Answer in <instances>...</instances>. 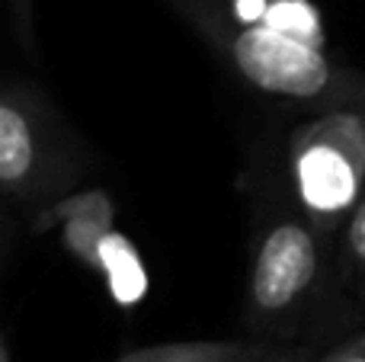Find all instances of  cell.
<instances>
[{
    "label": "cell",
    "instance_id": "cell-8",
    "mask_svg": "<svg viewBox=\"0 0 365 362\" xmlns=\"http://www.w3.org/2000/svg\"><path fill=\"white\" fill-rule=\"evenodd\" d=\"M6 16L19 48L36 58V0H6Z\"/></svg>",
    "mask_w": 365,
    "mask_h": 362
},
{
    "label": "cell",
    "instance_id": "cell-9",
    "mask_svg": "<svg viewBox=\"0 0 365 362\" xmlns=\"http://www.w3.org/2000/svg\"><path fill=\"white\" fill-rule=\"evenodd\" d=\"M304 359H314L311 346H282L272 343V340H259L257 350L240 362H304Z\"/></svg>",
    "mask_w": 365,
    "mask_h": 362
},
{
    "label": "cell",
    "instance_id": "cell-1",
    "mask_svg": "<svg viewBox=\"0 0 365 362\" xmlns=\"http://www.w3.org/2000/svg\"><path fill=\"white\" fill-rule=\"evenodd\" d=\"M173 13L212 45L215 55L259 93L304 106L308 113L365 109V71L334 61L327 48L257 26L234 10L231 0H164Z\"/></svg>",
    "mask_w": 365,
    "mask_h": 362
},
{
    "label": "cell",
    "instance_id": "cell-11",
    "mask_svg": "<svg viewBox=\"0 0 365 362\" xmlns=\"http://www.w3.org/2000/svg\"><path fill=\"white\" fill-rule=\"evenodd\" d=\"M0 362H13V353H10V340H0Z\"/></svg>",
    "mask_w": 365,
    "mask_h": 362
},
{
    "label": "cell",
    "instance_id": "cell-6",
    "mask_svg": "<svg viewBox=\"0 0 365 362\" xmlns=\"http://www.w3.org/2000/svg\"><path fill=\"white\" fill-rule=\"evenodd\" d=\"M259 346V340H182L122 353L115 362H240Z\"/></svg>",
    "mask_w": 365,
    "mask_h": 362
},
{
    "label": "cell",
    "instance_id": "cell-3",
    "mask_svg": "<svg viewBox=\"0 0 365 362\" xmlns=\"http://www.w3.org/2000/svg\"><path fill=\"white\" fill-rule=\"evenodd\" d=\"M295 209L327 247L365 192V109H327L289 135L285 145Z\"/></svg>",
    "mask_w": 365,
    "mask_h": 362
},
{
    "label": "cell",
    "instance_id": "cell-5",
    "mask_svg": "<svg viewBox=\"0 0 365 362\" xmlns=\"http://www.w3.org/2000/svg\"><path fill=\"white\" fill-rule=\"evenodd\" d=\"M58 228L61 241L87 269L109 286L122 308H135L148 295V273L135 244L115 228V205L106 192H71L38 212L32 231Z\"/></svg>",
    "mask_w": 365,
    "mask_h": 362
},
{
    "label": "cell",
    "instance_id": "cell-2",
    "mask_svg": "<svg viewBox=\"0 0 365 362\" xmlns=\"http://www.w3.org/2000/svg\"><path fill=\"white\" fill-rule=\"evenodd\" d=\"M90 154L38 83L6 81L0 90V190L6 218L29 224L51 202L71 196Z\"/></svg>",
    "mask_w": 365,
    "mask_h": 362
},
{
    "label": "cell",
    "instance_id": "cell-12",
    "mask_svg": "<svg viewBox=\"0 0 365 362\" xmlns=\"http://www.w3.org/2000/svg\"><path fill=\"white\" fill-rule=\"evenodd\" d=\"M304 362H311V359H304Z\"/></svg>",
    "mask_w": 365,
    "mask_h": 362
},
{
    "label": "cell",
    "instance_id": "cell-4",
    "mask_svg": "<svg viewBox=\"0 0 365 362\" xmlns=\"http://www.w3.org/2000/svg\"><path fill=\"white\" fill-rule=\"evenodd\" d=\"M330 247L298 209H272L250 247L244 318L257 331H289L317 295Z\"/></svg>",
    "mask_w": 365,
    "mask_h": 362
},
{
    "label": "cell",
    "instance_id": "cell-7",
    "mask_svg": "<svg viewBox=\"0 0 365 362\" xmlns=\"http://www.w3.org/2000/svg\"><path fill=\"white\" fill-rule=\"evenodd\" d=\"M330 260H336L340 286L365 295V192L330 247Z\"/></svg>",
    "mask_w": 365,
    "mask_h": 362
},
{
    "label": "cell",
    "instance_id": "cell-10",
    "mask_svg": "<svg viewBox=\"0 0 365 362\" xmlns=\"http://www.w3.org/2000/svg\"><path fill=\"white\" fill-rule=\"evenodd\" d=\"M317 362H365V333L340 343L336 350H330L327 356H321Z\"/></svg>",
    "mask_w": 365,
    "mask_h": 362
}]
</instances>
